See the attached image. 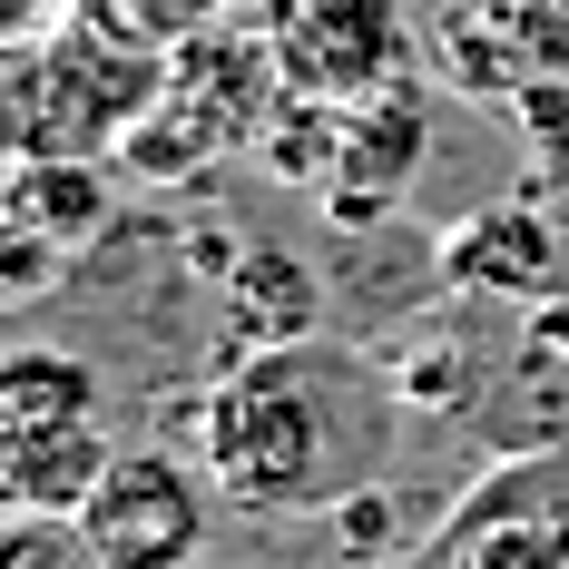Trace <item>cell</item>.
<instances>
[{
	"mask_svg": "<svg viewBox=\"0 0 569 569\" xmlns=\"http://www.w3.org/2000/svg\"><path fill=\"white\" fill-rule=\"evenodd\" d=\"M393 69H402L393 0H295V20L276 30V79L325 109H363V89H383Z\"/></svg>",
	"mask_w": 569,
	"mask_h": 569,
	"instance_id": "277c9868",
	"label": "cell"
},
{
	"mask_svg": "<svg viewBox=\"0 0 569 569\" xmlns=\"http://www.w3.org/2000/svg\"><path fill=\"white\" fill-rule=\"evenodd\" d=\"M442 276L471 284V295H560V217L550 207H491V217H471V227L442 236Z\"/></svg>",
	"mask_w": 569,
	"mask_h": 569,
	"instance_id": "5b68a950",
	"label": "cell"
},
{
	"mask_svg": "<svg viewBox=\"0 0 569 569\" xmlns=\"http://www.w3.org/2000/svg\"><path fill=\"white\" fill-rule=\"evenodd\" d=\"M50 422H99V373L69 343H10L0 353V442L50 432Z\"/></svg>",
	"mask_w": 569,
	"mask_h": 569,
	"instance_id": "ba28073f",
	"label": "cell"
},
{
	"mask_svg": "<svg viewBox=\"0 0 569 569\" xmlns=\"http://www.w3.org/2000/svg\"><path fill=\"white\" fill-rule=\"evenodd\" d=\"M422 138H432V118L412 109L402 89H383V99H363V109H343V148H335V217H383L402 187H412V168H422Z\"/></svg>",
	"mask_w": 569,
	"mask_h": 569,
	"instance_id": "8992f818",
	"label": "cell"
},
{
	"mask_svg": "<svg viewBox=\"0 0 569 569\" xmlns=\"http://www.w3.org/2000/svg\"><path fill=\"white\" fill-rule=\"evenodd\" d=\"M10 217H30V227H50L59 246H79V236L109 217V187H99V168L89 158H20V177H10V197H0Z\"/></svg>",
	"mask_w": 569,
	"mask_h": 569,
	"instance_id": "9c48e42d",
	"label": "cell"
},
{
	"mask_svg": "<svg viewBox=\"0 0 569 569\" xmlns=\"http://www.w3.org/2000/svg\"><path fill=\"white\" fill-rule=\"evenodd\" d=\"M50 10H59V0H0V50L40 40V30H50Z\"/></svg>",
	"mask_w": 569,
	"mask_h": 569,
	"instance_id": "7c38bea8",
	"label": "cell"
},
{
	"mask_svg": "<svg viewBox=\"0 0 569 569\" xmlns=\"http://www.w3.org/2000/svg\"><path fill=\"white\" fill-rule=\"evenodd\" d=\"M109 432L99 422H50V432H10L0 442V501L10 511H89L99 471H109Z\"/></svg>",
	"mask_w": 569,
	"mask_h": 569,
	"instance_id": "52a82bcc",
	"label": "cell"
},
{
	"mask_svg": "<svg viewBox=\"0 0 569 569\" xmlns=\"http://www.w3.org/2000/svg\"><path fill=\"white\" fill-rule=\"evenodd\" d=\"M197 442H207V481L236 511H335L363 491V471L383 452V422L353 412V383L335 363L276 343L207 393Z\"/></svg>",
	"mask_w": 569,
	"mask_h": 569,
	"instance_id": "6da1fadb",
	"label": "cell"
},
{
	"mask_svg": "<svg viewBox=\"0 0 569 569\" xmlns=\"http://www.w3.org/2000/svg\"><path fill=\"white\" fill-rule=\"evenodd\" d=\"M422 569H569V452L501 461L422 540Z\"/></svg>",
	"mask_w": 569,
	"mask_h": 569,
	"instance_id": "7a4b0ae2",
	"label": "cell"
},
{
	"mask_svg": "<svg viewBox=\"0 0 569 569\" xmlns=\"http://www.w3.org/2000/svg\"><path fill=\"white\" fill-rule=\"evenodd\" d=\"M59 256H69V246H59L50 227H30V217L0 207V295H50Z\"/></svg>",
	"mask_w": 569,
	"mask_h": 569,
	"instance_id": "8fae6325",
	"label": "cell"
},
{
	"mask_svg": "<svg viewBox=\"0 0 569 569\" xmlns=\"http://www.w3.org/2000/svg\"><path fill=\"white\" fill-rule=\"evenodd\" d=\"M0 569H109L79 511H0Z\"/></svg>",
	"mask_w": 569,
	"mask_h": 569,
	"instance_id": "30bf717a",
	"label": "cell"
},
{
	"mask_svg": "<svg viewBox=\"0 0 569 569\" xmlns=\"http://www.w3.org/2000/svg\"><path fill=\"white\" fill-rule=\"evenodd\" d=\"M79 520L109 550V569H187L207 550V481L177 452H118Z\"/></svg>",
	"mask_w": 569,
	"mask_h": 569,
	"instance_id": "3957f363",
	"label": "cell"
}]
</instances>
